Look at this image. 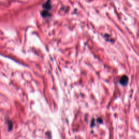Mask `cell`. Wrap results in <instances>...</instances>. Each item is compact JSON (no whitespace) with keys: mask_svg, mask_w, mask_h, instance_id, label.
<instances>
[{"mask_svg":"<svg viewBox=\"0 0 139 139\" xmlns=\"http://www.w3.org/2000/svg\"><path fill=\"white\" fill-rule=\"evenodd\" d=\"M120 82L123 85H125L128 82V77L126 76H123L121 78Z\"/></svg>","mask_w":139,"mask_h":139,"instance_id":"1","label":"cell"},{"mask_svg":"<svg viewBox=\"0 0 139 139\" xmlns=\"http://www.w3.org/2000/svg\"><path fill=\"white\" fill-rule=\"evenodd\" d=\"M43 7L45 9H50L51 8V4H50V1H47L46 3L43 5Z\"/></svg>","mask_w":139,"mask_h":139,"instance_id":"2","label":"cell"}]
</instances>
